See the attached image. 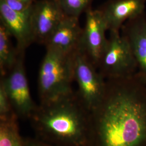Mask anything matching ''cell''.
I'll return each instance as SVG.
<instances>
[{
    "mask_svg": "<svg viewBox=\"0 0 146 146\" xmlns=\"http://www.w3.org/2000/svg\"><path fill=\"white\" fill-rule=\"evenodd\" d=\"M106 84L90 113V146H146V84L137 73Z\"/></svg>",
    "mask_w": 146,
    "mask_h": 146,
    "instance_id": "6da1fadb",
    "label": "cell"
},
{
    "mask_svg": "<svg viewBox=\"0 0 146 146\" xmlns=\"http://www.w3.org/2000/svg\"><path fill=\"white\" fill-rule=\"evenodd\" d=\"M36 139L58 146H90L91 120L76 92L40 102L29 119Z\"/></svg>",
    "mask_w": 146,
    "mask_h": 146,
    "instance_id": "7a4b0ae2",
    "label": "cell"
},
{
    "mask_svg": "<svg viewBox=\"0 0 146 146\" xmlns=\"http://www.w3.org/2000/svg\"><path fill=\"white\" fill-rule=\"evenodd\" d=\"M74 52L67 54L46 49L37 78L40 102L49 101L74 92Z\"/></svg>",
    "mask_w": 146,
    "mask_h": 146,
    "instance_id": "3957f363",
    "label": "cell"
},
{
    "mask_svg": "<svg viewBox=\"0 0 146 146\" xmlns=\"http://www.w3.org/2000/svg\"><path fill=\"white\" fill-rule=\"evenodd\" d=\"M97 69L106 80L129 77L137 72V64L130 46L120 31H110Z\"/></svg>",
    "mask_w": 146,
    "mask_h": 146,
    "instance_id": "277c9868",
    "label": "cell"
},
{
    "mask_svg": "<svg viewBox=\"0 0 146 146\" xmlns=\"http://www.w3.org/2000/svg\"><path fill=\"white\" fill-rule=\"evenodd\" d=\"M74 81L79 99L91 113L100 104L106 90V80L94 64L78 49L73 54Z\"/></svg>",
    "mask_w": 146,
    "mask_h": 146,
    "instance_id": "5b68a950",
    "label": "cell"
},
{
    "mask_svg": "<svg viewBox=\"0 0 146 146\" xmlns=\"http://www.w3.org/2000/svg\"><path fill=\"white\" fill-rule=\"evenodd\" d=\"M25 52H20L17 61L0 83L5 89L11 104L19 119L29 120L37 104L31 97L25 67Z\"/></svg>",
    "mask_w": 146,
    "mask_h": 146,
    "instance_id": "8992f818",
    "label": "cell"
},
{
    "mask_svg": "<svg viewBox=\"0 0 146 146\" xmlns=\"http://www.w3.org/2000/svg\"><path fill=\"white\" fill-rule=\"evenodd\" d=\"M86 20L78 49L83 52L97 68V64L107 46V29L98 9L86 11Z\"/></svg>",
    "mask_w": 146,
    "mask_h": 146,
    "instance_id": "52a82bcc",
    "label": "cell"
},
{
    "mask_svg": "<svg viewBox=\"0 0 146 146\" xmlns=\"http://www.w3.org/2000/svg\"><path fill=\"white\" fill-rule=\"evenodd\" d=\"M66 16L57 0L36 1L31 15L34 42L44 46Z\"/></svg>",
    "mask_w": 146,
    "mask_h": 146,
    "instance_id": "ba28073f",
    "label": "cell"
},
{
    "mask_svg": "<svg viewBox=\"0 0 146 146\" xmlns=\"http://www.w3.org/2000/svg\"><path fill=\"white\" fill-rule=\"evenodd\" d=\"M32 7L26 11H14L0 1V23L15 39L16 47L19 52H25L34 42L31 27Z\"/></svg>",
    "mask_w": 146,
    "mask_h": 146,
    "instance_id": "9c48e42d",
    "label": "cell"
},
{
    "mask_svg": "<svg viewBox=\"0 0 146 146\" xmlns=\"http://www.w3.org/2000/svg\"><path fill=\"white\" fill-rule=\"evenodd\" d=\"M146 0H109L98 9L107 31H120L125 22L145 13Z\"/></svg>",
    "mask_w": 146,
    "mask_h": 146,
    "instance_id": "30bf717a",
    "label": "cell"
},
{
    "mask_svg": "<svg viewBox=\"0 0 146 146\" xmlns=\"http://www.w3.org/2000/svg\"><path fill=\"white\" fill-rule=\"evenodd\" d=\"M120 33L128 42L137 64V73L146 84V15L145 12L125 22Z\"/></svg>",
    "mask_w": 146,
    "mask_h": 146,
    "instance_id": "8fae6325",
    "label": "cell"
},
{
    "mask_svg": "<svg viewBox=\"0 0 146 146\" xmlns=\"http://www.w3.org/2000/svg\"><path fill=\"white\" fill-rule=\"evenodd\" d=\"M82 28L79 18L66 16L49 38L44 46L64 54H72L78 49Z\"/></svg>",
    "mask_w": 146,
    "mask_h": 146,
    "instance_id": "7c38bea8",
    "label": "cell"
},
{
    "mask_svg": "<svg viewBox=\"0 0 146 146\" xmlns=\"http://www.w3.org/2000/svg\"><path fill=\"white\" fill-rule=\"evenodd\" d=\"M11 34L0 23V74L5 76L14 67L20 52L13 46Z\"/></svg>",
    "mask_w": 146,
    "mask_h": 146,
    "instance_id": "4fadbf2b",
    "label": "cell"
},
{
    "mask_svg": "<svg viewBox=\"0 0 146 146\" xmlns=\"http://www.w3.org/2000/svg\"><path fill=\"white\" fill-rule=\"evenodd\" d=\"M18 120L0 121V146H24Z\"/></svg>",
    "mask_w": 146,
    "mask_h": 146,
    "instance_id": "5bb4252c",
    "label": "cell"
},
{
    "mask_svg": "<svg viewBox=\"0 0 146 146\" xmlns=\"http://www.w3.org/2000/svg\"><path fill=\"white\" fill-rule=\"evenodd\" d=\"M63 11L67 16L79 18L92 8L93 0H57Z\"/></svg>",
    "mask_w": 146,
    "mask_h": 146,
    "instance_id": "9a60e30c",
    "label": "cell"
},
{
    "mask_svg": "<svg viewBox=\"0 0 146 146\" xmlns=\"http://www.w3.org/2000/svg\"><path fill=\"white\" fill-rule=\"evenodd\" d=\"M18 119L2 84L0 83V121Z\"/></svg>",
    "mask_w": 146,
    "mask_h": 146,
    "instance_id": "2e32d148",
    "label": "cell"
},
{
    "mask_svg": "<svg viewBox=\"0 0 146 146\" xmlns=\"http://www.w3.org/2000/svg\"><path fill=\"white\" fill-rule=\"evenodd\" d=\"M3 2L11 9L16 11H26L30 8L36 0H0Z\"/></svg>",
    "mask_w": 146,
    "mask_h": 146,
    "instance_id": "e0dca14e",
    "label": "cell"
},
{
    "mask_svg": "<svg viewBox=\"0 0 146 146\" xmlns=\"http://www.w3.org/2000/svg\"><path fill=\"white\" fill-rule=\"evenodd\" d=\"M23 142L24 146H58L41 141L36 137H23Z\"/></svg>",
    "mask_w": 146,
    "mask_h": 146,
    "instance_id": "ac0fdd59",
    "label": "cell"
}]
</instances>
